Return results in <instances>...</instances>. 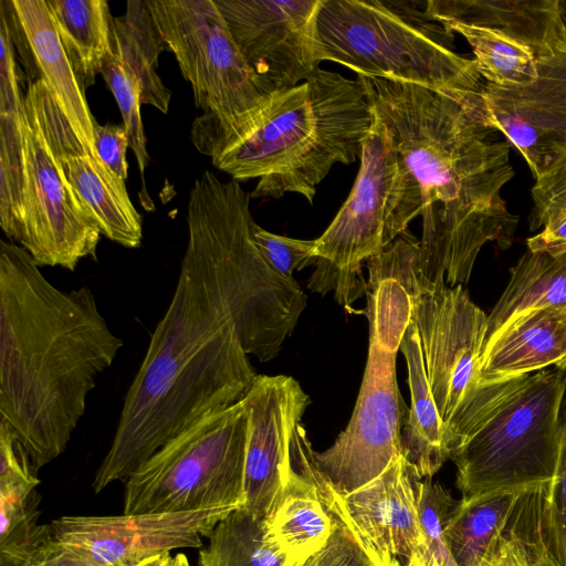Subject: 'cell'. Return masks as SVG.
Returning <instances> with one entry per match:
<instances>
[{"mask_svg":"<svg viewBox=\"0 0 566 566\" xmlns=\"http://www.w3.org/2000/svg\"><path fill=\"white\" fill-rule=\"evenodd\" d=\"M188 241L170 303L132 381L92 489L125 482L158 449L211 412L244 399L256 378L252 270L207 205L189 193Z\"/></svg>","mask_w":566,"mask_h":566,"instance_id":"cell-1","label":"cell"},{"mask_svg":"<svg viewBox=\"0 0 566 566\" xmlns=\"http://www.w3.org/2000/svg\"><path fill=\"white\" fill-rule=\"evenodd\" d=\"M359 77L422 198V276L431 284L467 283L486 242L512 243L517 217L501 197L514 176L511 145L455 95Z\"/></svg>","mask_w":566,"mask_h":566,"instance_id":"cell-2","label":"cell"},{"mask_svg":"<svg viewBox=\"0 0 566 566\" xmlns=\"http://www.w3.org/2000/svg\"><path fill=\"white\" fill-rule=\"evenodd\" d=\"M123 346L90 287L57 289L23 248L0 241V420L35 472L65 451Z\"/></svg>","mask_w":566,"mask_h":566,"instance_id":"cell-3","label":"cell"},{"mask_svg":"<svg viewBox=\"0 0 566 566\" xmlns=\"http://www.w3.org/2000/svg\"><path fill=\"white\" fill-rule=\"evenodd\" d=\"M373 123L361 78L318 69L282 92L262 124L211 163L239 182L258 178L251 198L294 192L313 203L317 185L335 164L360 158Z\"/></svg>","mask_w":566,"mask_h":566,"instance_id":"cell-4","label":"cell"},{"mask_svg":"<svg viewBox=\"0 0 566 566\" xmlns=\"http://www.w3.org/2000/svg\"><path fill=\"white\" fill-rule=\"evenodd\" d=\"M566 369L479 387L444 429L462 497L497 489L544 491L559 451Z\"/></svg>","mask_w":566,"mask_h":566,"instance_id":"cell-5","label":"cell"},{"mask_svg":"<svg viewBox=\"0 0 566 566\" xmlns=\"http://www.w3.org/2000/svg\"><path fill=\"white\" fill-rule=\"evenodd\" d=\"M452 42L453 33L428 15L426 1L321 0L316 14L318 62L462 98L483 82L474 60L458 54Z\"/></svg>","mask_w":566,"mask_h":566,"instance_id":"cell-6","label":"cell"},{"mask_svg":"<svg viewBox=\"0 0 566 566\" xmlns=\"http://www.w3.org/2000/svg\"><path fill=\"white\" fill-rule=\"evenodd\" d=\"M145 1L202 111L191 140L212 159L249 137L282 92L249 66L213 0Z\"/></svg>","mask_w":566,"mask_h":566,"instance_id":"cell-7","label":"cell"},{"mask_svg":"<svg viewBox=\"0 0 566 566\" xmlns=\"http://www.w3.org/2000/svg\"><path fill=\"white\" fill-rule=\"evenodd\" d=\"M421 213L420 191L374 108L352 191L315 239L317 271L311 290L325 293L334 289L337 302L348 308L360 291L366 293L361 263L385 251Z\"/></svg>","mask_w":566,"mask_h":566,"instance_id":"cell-8","label":"cell"},{"mask_svg":"<svg viewBox=\"0 0 566 566\" xmlns=\"http://www.w3.org/2000/svg\"><path fill=\"white\" fill-rule=\"evenodd\" d=\"M248 413L211 412L158 449L126 481L124 514L241 507Z\"/></svg>","mask_w":566,"mask_h":566,"instance_id":"cell-9","label":"cell"},{"mask_svg":"<svg viewBox=\"0 0 566 566\" xmlns=\"http://www.w3.org/2000/svg\"><path fill=\"white\" fill-rule=\"evenodd\" d=\"M24 105L25 188L22 224L15 242L39 268L74 271L82 259H96L102 233L90 208L71 185L29 88Z\"/></svg>","mask_w":566,"mask_h":566,"instance_id":"cell-10","label":"cell"},{"mask_svg":"<svg viewBox=\"0 0 566 566\" xmlns=\"http://www.w3.org/2000/svg\"><path fill=\"white\" fill-rule=\"evenodd\" d=\"M399 346L396 339L369 333L367 365L349 423L332 447L314 451L317 473L340 496L375 480L403 452L408 407L396 378Z\"/></svg>","mask_w":566,"mask_h":566,"instance_id":"cell-11","label":"cell"},{"mask_svg":"<svg viewBox=\"0 0 566 566\" xmlns=\"http://www.w3.org/2000/svg\"><path fill=\"white\" fill-rule=\"evenodd\" d=\"M410 319L423 354L443 428L479 388L488 315L460 286L431 284L421 272L411 292Z\"/></svg>","mask_w":566,"mask_h":566,"instance_id":"cell-12","label":"cell"},{"mask_svg":"<svg viewBox=\"0 0 566 566\" xmlns=\"http://www.w3.org/2000/svg\"><path fill=\"white\" fill-rule=\"evenodd\" d=\"M242 401L248 413L242 507L265 520L313 449L302 424L311 399L291 376L258 375Z\"/></svg>","mask_w":566,"mask_h":566,"instance_id":"cell-13","label":"cell"},{"mask_svg":"<svg viewBox=\"0 0 566 566\" xmlns=\"http://www.w3.org/2000/svg\"><path fill=\"white\" fill-rule=\"evenodd\" d=\"M461 101L484 125L505 136L535 179L566 155V51L537 59V76L531 83H483Z\"/></svg>","mask_w":566,"mask_h":566,"instance_id":"cell-14","label":"cell"},{"mask_svg":"<svg viewBox=\"0 0 566 566\" xmlns=\"http://www.w3.org/2000/svg\"><path fill=\"white\" fill-rule=\"evenodd\" d=\"M308 474L326 509L346 526L368 559L407 562L426 546L418 511L423 478L405 452L375 480L345 496L321 479L314 458Z\"/></svg>","mask_w":566,"mask_h":566,"instance_id":"cell-15","label":"cell"},{"mask_svg":"<svg viewBox=\"0 0 566 566\" xmlns=\"http://www.w3.org/2000/svg\"><path fill=\"white\" fill-rule=\"evenodd\" d=\"M249 66L274 93L305 82L315 54L321 0H213Z\"/></svg>","mask_w":566,"mask_h":566,"instance_id":"cell-16","label":"cell"},{"mask_svg":"<svg viewBox=\"0 0 566 566\" xmlns=\"http://www.w3.org/2000/svg\"><path fill=\"white\" fill-rule=\"evenodd\" d=\"M233 510L109 516L65 515L49 524L57 543L105 566H133L179 548H201Z\"/></svg>","mask_w":566,"mask_h":566,"instance_id":"cell-17","label":"cell"},{"mask_svg":"<svg viewBox=\"0 0 566 566\" xmlns=\"http://www.w3.org/2000/svg\"><path fill=\"white\" fill-rule=\"evenodd\" d=\"M57 150L64 171L94 216L102 235L129 249L140 247L142 217L125 180L109 170L80 142L42 80L29 83Z\"/></svg>","mask_w":566,"mask_h":566,"instance_id":"cell-18","label":"cell"},{"mask_svg":"<svg viewBox=\"0 0 566 566\" xmlns=\"http://www.w3.org/2000/svg\"><path fill=\"white\" fill-rule=\"evenodd\" d=\"M29 83L42 80L82 145L97 157L95 119L45 0H1Z\"/></svg>","mask_w":566,"mask_h":566,"instance_id":"cell-19","label":"cell"},{"mask_svg":"<svg viewBox=\"0 0 566 566\" xmlns=\"http://www.w3.org/2000/svg\"><path fill=\"white\" fill-rule=\"evenodd\" d=\"M437 22H460L500 32L532 50L536 59L566 51L560 0H428Z\"/></svg>","mask_w":566,"mask_h":566,"instance_id":"cell-20","label":"cell"},{"mask_svg":"<svg viewBox=\"0 0 566 566\" xmlns=\"http://www.w3.org/2000/svg\"><path fill=\"white\" fill-rule=\"evenodd\" d=\"M0 227L15 242L25 188L24 96L7 17L0 10Z\"/></svg>","mask_w":566,"mask_h":566,"instance_id":"cell-21","label":"cell"},{"mask_svg":"<svg viewBox=\"0 0 566 566\" xmlns=\"http://www.w3.org/2000/svg\"><path fill=\"white\" fill-rule=\"evenodd\" d=\"M566 357V307L524 314L500 329L482 348L479 387L551 365Z\"/></svg>","mask_w":566,"mask_h":566,"instance_id":"cell-22","label":"cell"},{"mask_svg":"<svg viewBox=\"0 0 566 566\" xmlns=\"http://www.w3.org/2000/svg\"><path fill=\"white\" fill-rule=\"evenodd\" d=\"M314 458L312 450L304 459L300 474L290 483L283 497L265 518L266 536L291 566H304L325 548L336 527L310 478Z\"/></svg>","mask_w":566,"mask_h":566,"instance_id":"cell-23","label":"cell"},{"mask_svg":"<svg viewBox=\"0 0 566 566\" xmlns=\"http://www.w3.org/2000/svg\"><path fill=\"white\" fill-rule=\"evenodd\" d=\"M399 349L407 361L411 399L401 429L403 452L423 479L432 478L449 459V452L444 428L431 394L419 334L411 319Z\"/></svg>","mask_w":566,"mask_h":566,"instance_id":"cell-24","label":"cell"},{"mask_svg":"<svg viewBox=\"0 0 566 566\" xmlns=\"http://www.w3.org/2000/svg\"><path fill=\"white\" fill-rule=\"evenodd\" d=\"M168 50L145 0H129L123 15L113 17L111 54L140 86L142 104L168 113L171 92L157 73L159 55Z\"/></svg>","mask_w":566,"mask_h":566,"instance_id":"cell-25","label":"cell"},{"mask_svg":"<svg viewBox=\"0 0 566 566\" xmlns=\"http://www.w3.org/2000/svg\"><path fill=\"white\" fill-rule=\"evenodd\" d=\"M510 273L503 294L488 315L483 346L524 314L545 307H566V253L551 255L527 250Z\"/></svg>","mask_w":566,"mask_h":566,"instance_id":"cell-26","label":"cell"},{"mask_svg":"<svg viewBox=\"0 0 566 566\" xmlns=\"http://www.w3.org/2000/svg\"><path fill=\"white\" fill-rule=\"evenodd\" d=\"M530 493L497 489L458 500L444 526L446 543L457 566H479Z\"/></svg>","mask_w":566,"mask_h":566,"instance_id":"cell-27","label":"cell"},{"mask_svg":"<svg viewBox=\"0 0 566 566\" xmlns=\"http://www.w3.org/2000/svg\"><path fill=\"white\" fill-rule=\"evenodd\" d=\"M72 66L86 88L111 51L113 17L106 0H45Z\"/></svg>","mask_w":566,"mask_h":566,"instance_id":"cell-28","label":"cell"},{"mask_svg":"<svg viewBox=\"0 0 566 566\" xmlns=\"http://www.w3.org/2000/svg\"><path fill=\"white\" fill-rule=\"evenodd\" d=\"M199 548V566H291L266 536L265 520L238 507L222 518Z\"/></svg>","mask_w":566,"mask_h":566,"instance_id":"cell-29","label":"cell"},{"mask_svg":"<svg viewBox=\"0 0 566 566\" xmlns=\"http://www.w3.org/2000/svg\"><path fill=\"white\" fill-rule=\"evenodd\" d=\"M462 35L473 50L478 71L486 83L524 85L537 76V59L530 48L500 32L460 22H440Z\"/></svg>","mask_w":566,"mask_h":566,"instance_id":"cell-30","label":"cell"},{"mask_svg":"<svg viewBox=\"0 0 566 566\" xmlns=\"http://www.w3.org/2000/svg\"><path fill=\"white\" fill-rule=\"evenodd\" d=\"M40 495L34 491L0 489V566H25L49 525L38 524Z\"/></svg>","mask_w":566,"mask_h":566,"instance_id":"cell-31","label":"cell"},{"mask_svg":"<svg viewBox=\"0 0 566 566\" xmlns=\"http://www.w3.org/2000/svg\"><path fill=\"white\" fill-rule=\"evenodd\" d=\"M104 81L114 95L124 126L129 136V147L133 149L143 180V193L140 200L147 210H154V205L145 189L144 174L150 163V156L146 148V136L140 114L142 91L139 84L125 73L119 62L111 54H107L102 72Z\"/></svg>","mask_w":566,"mask_h":566,"instance_id":"cell-32","label":"cell"},{"mask_svg":"<svg viewBox=\"0 0 566 566\" xmlns=\"http://www.w3.org/2000/svg\"><path fill=\"white\" fill-rule=\"evenodd\" d=\"M538 527L548 551L566 566V395L560 410V440L555 473L544 491H539Z\"/></svg>","mask_w":566,"mask_h":566,"instance_id":"cell-33","label":"cell"},{"mask_svg":"<svg viewBox=\"0 0 566 566\" xmlns=\"http://www.w3.org/2000/svg\"><path fill=\"white\" fill-rule=\"evenodd\" d=\"M458 500L431 478L422 479L419 489L418 511L426 547L440 566H457L444 538V526Z\"/></svg>","mask_w":566,"mask_h":566,"instance_id":"cell-34","label":"cell"},{"mask_svg":"<svg viewBox=\"0 0 566 566\" xmlns=\"http://www.w3.org/2000/svg\"><path fill=\"white\" fill-rule=\"evenodd\" d=\"M253 242L262 256L282 275L293 279V272L316 264L315 240H301L277 235L259 224L253 231Z\"/></svg>","mask_w":566,"mask_h":566,"instance_id":"cell-35","label":"cell"},{"mask_svg":"<svg viewBox=\"0 0 566 566\" xmlns=\"http://www.w3.org/2000/svg\"><path fill=\"white\" fill-rule=\"evenodd\" d=\"M532 199L531 230L544 227L552 218L566 210V155L536 179L532 188Z\"/></svg>","mask_w":566,"mask_h":566,"instance_id":"cell-36","label":"cell"},{"mask_svg":"<svg viewBox=\"0 0 566 566\" xmlns=\"http://www.w3.org/2000/svg\"><path fill=\"white\" fill-rule=\"evenodd\" d=\"M304 566L373 565L346 526L336 520V527L327 546L311 558Z\"/></svg>","mask_w":566,"mask_h":566,"instance_id":"cell-37","label":"cell"},{"mask_svg":"<svg viewBox=\"0 0 566 566\" xmlns=\"http://www.w3.org/2000/svg\"><path fill=\"white\" fill-rule=\"evenodd\" d=\"M94 145L99 160L122 179L127 178L129 136L124 125L94 124Z\"/></svg>","mask_w":566,"mask_h":566,"instance_id":"cell-38","label":"cell"},{"mask_svg":"<svg viewBox=\"0 0 566 566\" xmlns=\"http://www.w3.org/2000/svg\"><path fill=\"white\" fill-rule=\"evenodd\" d=\"M479 566H530L523 534L506 528L491 545Z\"/></svg>","mask_w":566,"mask_h":566,"instance_id":"cell-39","label":"cell"},{"mask_svg":"<svg viewBox=\"0 0 566 566\" xmlns=\"http://www.w3.org/2000/svg\"><path fill=\"white\" fill-rule=\"evenodd\" d=\"M527 248L530 251L551 255L566 253V210L552 218L539 233L528 238Z\"/></svg>","mask_w":566,"mask_h":566,"instance_id":"cell-40","label":"cell"},{"mask_svg":"<svg viewBox=\"0 0 566 566\" xmlns=\"http://www.w3.org/2000/svg\"><path fill=\"white\" fill-rule=\"evenodd\" d=\"M524 541L530 566H562L548 551L541 531H537L532 539L524 536Z\"/></svg>","mask_w":566,"mask_h":566,"instance_id":"cell-41","label":"cell"},{"mask_svg":"<svg viewBox=\"0 0 566 566\" xmlns=\"http://www.w3.org/2000/svg\"><path fill=\"white\" fill-rule=\"evenodd\" d=\"M133 566H190L189 559L184 553H165L148 559H145Z\"/></svg>","mask_w":566,"mask_h":566,"instance_id":"cell-42","label":"cell"},{"mask_svg":"<svg viewBox=\"0 0 566 566\" xmlns=\"http://www.w3.org/2000/svg\"><path fill=\"white\" fill-rule=\"evenodd\" d=\"M373 566H415L411 560H402L397 557L373 558L369 559Z\"/></svg>","mask_w":566,"mask_h":566,"instance_id":"cell-43","label":"cell"},{"mask_svg":"<svg viewBox=\"0 0 566 566\" xmlns=\"http://www.w3.org/2000/svg\"><path fill=\"white\" fill-rule=\"evenodd\" d=\"M560 13L564 23L565 44H566V0H560Z\"/></svg>","mask_w":566,"mask_h":566,"instance_id":"cell-44","label":"cell"},{"mask_svg":"<svg viewBox=\"0 0 566 566\" xmlns=\"http://www.w3.org/2000/svg\"><path fill=\"white\" fill-rule=\"evenodd\" d=\"M555 367H557L559 369H566V357L560 363H558Z\"/></svg>","mask_w":566,"mask_h":566,"instance_id":"cell-45","label":"cell"}]
</instances>
